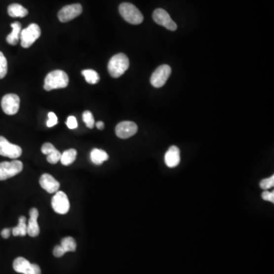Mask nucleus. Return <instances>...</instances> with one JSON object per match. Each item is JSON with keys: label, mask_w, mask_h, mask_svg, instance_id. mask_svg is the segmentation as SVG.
Returning a JSON list of instances; mask_svg holds the SVG:
<instances>
[{"label": "nucleus", "mask_w": 274, "mask_h": 274, "mask_svg": "<svg viewBox=\"0 0 274 274\" xmlns=\"http://www.w3.org/2000/svg\"><path fill=\"white\" fill-rule=\"evenodd\" d=\"M68 75L63 70H54L47 74L45 78L43 88L46 91H51L57 88H64L68 86Z\"/></svg>", "instance_id": "obj_1"}, {"label": "nucleus", "mask_w": 274, "mask_h": 274, "mask_svg": "<svg viewBox=\"0 0 274 274\" xmlns=\"http://www.w3.org/2000/svg\"><path fill=\"white\" fill-rule=\"evenodd\" d=\"M130 67V61L124 53L115 55L108 63V70L110 75L114 78H119L124 74Z\"/></svg>", "instance_id": "obj_2"}, {"label": "nucleus", "mask_w": 274, "mask_h": 274, "mask_svg": "<svg viewBox=\"0 0 274 274\" xmlns=\"http://www.w3.org/2000/svg\"><path fill=\"white\" fill-rule=\"evenodd\" d=\"M119 12L126 22L132 25H140L143 22V15L133 4L123 2L119 6Z\"/></svg>", "instance_id": "obj_3"}, {"label": "nucleus", "mask_w": 274, "mask_h": 274, "mask_svg": "<svg viewBox=\"0 0 274 274\" xmlns=\"http://www.w3.org/2000/svg\"><path fill=\"white\" fill-rule=\"evenodd\" d=\"M41 30L37 24H31L21 32V45L24 48H29L40 38Z\"/></svg>", "instance_id": "obj_4"}, {"label": "nucleus", "mask_w": 274, "mask_h": 274, "mask_svg": "<svg viewBox=\"0 0 274 274\" xmlns=\"http://www.w3.org/2000/svg\"><path fill=\"white\" fill-rule=\"evenodd\" d=\"M23 164L18 160L0 163V181H5L22 172Z\"/></svg>", "instance_id": "obj_5"}, {"label": "nucleus", "mask_w": 274, "mask_h": 274, "mask_svg": "<svg viewBox=\"0 0 274 274\" xmlns=\"http://www.w3.org/2000/svg\"><path fill=\"white\" fill-rule=\"evenodd\" d=\"M51 204L53 210L58 214H67L70 209V201L63 191L56 192V195L52 198Z\"/></svg>", "instance_id": "obj_6"}, {"label": "nucleus", "mask_w": 274, "mask_h": 274, "mask_svg": "<svg viewBox=\"0 0 274 274\" xmlns=\"http://www.w3.org/2000/svg\"><path fill=\"white\" fill-rule=\"evenodd\" d=\"M171 69L168 65H161L158 67L152 75L150 78L153 86L161 88L166 83L167 80L171 75Z\"/></svg>", "instance_id": "obj_7"}, {"label": "nucleus", "mask_w": 274, "mask_h": 274, "mask_svg": "<svg viewBox=\"0 0 274 274\" xmlns=\"http://www.w3.org/2000/svg\"><path fill=\"white\" fill-rule=\"evenodd\" d=\"M22 154L20 146L9 143L5 137L0 136V156L9 158H17Z\"/></svg>", "instance_id": "obj_8"}, {"label": "nucleus", "mask_w": 274, "mask_h": 274, "mask_svg": "<svg viewBox=\"0 0 274 274\" xmlns=\"http://www.w3.org/2000/svg\"><path fill=\"white\" fill-rule=\"evenodd\" d=\"M153 20L157 22L158 25L164 26L170 31L176 30L177 25L174 21L171 19V16L163 8H157L153 12Z\"/></svg>", "instance_id": "obj_9"}, {"label": "nucleus", "mask_w": 274, "mask_h": 274, "mask_svg": "<svg viewBox=\"0 0 274 274\" xmlns=\"http://www.w3.org/2000/svg\"><path fill=\"white\" fill-rule=\"evenodd\" d=\"M1 106L6 115H15L18 112L20 106V98L15 94L5 95L2 98Z\"/></svg>", "instance_id": "obj_10"}, {"label": "nucleus", "mask_w": 274, "mask_h": 274, "mask_svg": "<svg viewBox=\"0 0 274 274\" xmlns=\"http://www.w3.org/2000/svg\"><path fill=\"white\" fill-rule=\"evenodd\" d=\"M82 7L80 4H72L66 5L58 12L59 20L61 22H67L81 15Z\"/></svg>", "instance_id": "obj_11"}, {"label": "nucleus", "mask_w": 274, "mask_h": 274, "mask_svg": "<svg viewBox=\"0 0 274 274\" xmlns=\"http://www.w3.org/2000/svg\"><path fill=\"white\" fill-rule=\"evenodd\" d=\"M138 131V126L134 122L122 121L117 125L115 133L120 139L130 138Z\"/></svg>", "instance_id": "obj_12"}, {"label": "nucleus", "mask_w": 274, "mask_h": 274, "mask_svg": "<svg viewBox=\"0 0 274 274\" xmlns=\"http://www.w3.org/2000/svg\"><path fill=\"white\" fill-rule=\"evenodd\" d=\"M30 219L29 224L27 226V233L31 237H37L40 234V227L38 223V218L39 216V212L36 208H32L29 212Z\"/></svg>", "instance_id": "obj_13"}, {"label": "nucleus", "mask_w": 274, "mask_h": 274, "mask_svg": "<svg viewBox=\"0 0 274 274\" xmlns=\"http://www.w3.org/2000/svg\"><path fill=\"white\" fill-rule=\"evenodd\" d=\"M40 185L49 194H54L60 188V183L49 174H43L40 178Z\"/></svg>", "instance_id": "obj_14"}, {"label": "nucleus", "mask_w": 274, "mask_h": 274, "mask_svg": "<svg viewBox=\"0 0 274 274\" xmlns=\"http://www.w3.org/2000/svg\"><path fill=\"white\" fill-rule=\"evenodd\" d=\"M164 161L168 168H175L178 166L181 161L180 150L176 146H172L167 151L164 156Z\"/></svg>", "instance_id": "obj_15"}, {"label": "nucleus", "mask_w": 274, "mask_h": 274, "mask_svg": "<svg viewBox=\"0 0 274 274\" xmlns=\"http://www.w3.org/2000/svg\"><path fill=\"white\" fill-rule=\"evenodd\" d=\"M12 31L7 36L6 40L10 45H16L20 39L21 32H22V25L19 22H15L11 25Z\"/></svg>", "instance_id": "obj_16"}, {"label": "nucleus", "mask_w": 274, "mask_h": 274, "mask_svg": "<svg viewBox=\"0 0 274 274\" xmlns=\"http://www.w3.org/2000/svg\"><path fill=\"white\" fill-rule=\"evenodd\" d=\"M8 13L13 18H23L28 15L29 11L20 4L14 3L8 7Z\"/></svg>", "instance_id": "obj_17"}, {"label": "nucleus", "mask_w": 274, "mask_h": 274, "mask_svg": "<svg viewBox=\"0 0 274 274\" xmlns=\"http://www.w3.org/2000/svg\"><path fill=\"white\" fill-rule=\"evenodd\" d=\"M90 157H91V161L94 164H98V165L102 164L105 161H108V158H109L108 153L104 151V150H99V149H94V150H92Z\"/></svg>", "instance_id": "obj_18"}, {"label": "nucleus", "mask_w": 274, "mask_h": 274, "mask_svg": "<svg viewBox=\"0 0 274 274\" xmlns=\"http://www.w3.org/2000/svg\"><path fill=\"white\" fill-rule=\"evenodd\" d=\"M31 263L22 257L17 258L13 262V268L17 273L25 274L30 268Z\"/></svg>", "instance_id": "obj_19"}, {"label": "nucleus", "mask_w": 274, "mask_h": 274, "mask_svg": "<svg viewBox=\"0 0 274 274\" xmlns=\"http://www.w3.org/2000/svg\"><path fill=\"white\" fill-rule=\"evenodd\" d=\"M77 151L74 149L66 150L63 154H61L60 161L62 164L66 166H68L70 164H73L77 158Z\"/></svg>", "instance_id": "obj_20"}, {"label": "nucleus", "mask_w": 274, "mask_h": 274, "mask_svg": "<svg viewBox=\"0 0 274 274\" xmlns=\"http://www.w3.org/2000/svg\"><path fill=\"white\" fill-rule=\"evenodd\" d=\"M14 236H25L27 233L26 218L21 216L18 219V225L12 230Z\"/></svg>", "instance_id": "obj_21"}, {"label": "nucleus", "mask_w": 274, "mask_h": 274, "mask_svg": "<svg viewBox=\"0 0 274 274\" xmlns=\"http://www.w3.org/2000/svg\"><path fill=\"white\" fill-rule=\"evenodd\" d=\"M60 245L66 253L73 252L77 249V242L72 237H66L63 238Z\"/></svg>", "instance_id": "obj_22"}, {"label": "nucleus", "mask_w": 274, "mask_h": 274, "mask_svg": "<svg viewBox=\"0 0 274 274\" xmlns=\"http://www.w3.org/2000/svg\"><path fill=\"white\" fill-rule=\"evenodd\" d=\"M81 74L85 77L87 82L91 85L98 83L100 80V77L98 73L93 70H85L81 72Z\"/></svg>", "instance_id": "obj_23"}, {"label": "nucleus", "mask_w": 274, "mask_h": 274, "mask_svg": "<svg viewBox=\"0 0 274 274\" xmlns=\"http://www.w3.org/2000/svg\"><path fill=\"white\" fill-rule=\"evenodd\" d=\"M8 71V64L7 60L3 53L0 51V79L3 78L6 76Z\"/></svg>", "instance_id": "obj_24"}, {"label": "nucleus", "mask_w": 274, "mask_h": 274, "mask_svg": "<svg viewBox=\"0 0 274 274\" xmlns=\"http://www.w3.org/2000/svg\"><path fill=\"white\" fill-rule=\"evenodd\" d=\"M82 119H83L84 123L86 125L87 127L89 129H92L94 125H95V119H94L93 115L89 111H85L82 115Z\"/></svg>", "instance_id": "obj_25"}, {"label": "nucleus", "mask_w": 274, "mask_h": 274, "mask_svg": "<svg viewBox=\"0 0 274 274\" xmlns=\"http://www.w3.org/2000/svg\"><path fill=\"white\" fill-rule=\"evenodd\" d=\"M60 157H61V153L58 150H56L47 156V160L50 164H57L60 161Z\"/></svg>", "instance_id": "obj_26"}, {"label": "nucleus", "mask_w": 274, "mask_h": 274, "mask_svg": "<svg viewBox=\"0 0 274 274\" xmlns=\"http://www.w3.org/2000/svg\"><path fill=\"white\" fill-rule=\"evenodd\" d=\"M260 186L262 189L268 190L270 188H273L274 186V176L270 177L268 178L262 180L260 183Z\"/></svg>", "instance_id": "obj_27"}, {"label": "nucleus", "mask_w": 274, "mask_h": 274, "mask_svg": "<svg viewBox=\"0 0 274 274\" xmlns=\"http://www.w3.org/2000/svg\"><path fill=\"white\" fill-rule=\"evenodd\" d=\"M56 150H57V149L55 148V146L50 143H44L41 147L42 153L44 155H47V156H48L49 154L53 153V152Z\"/></svg>", "instance_id": "obj_28"}, {"label": "nucleus", "mask_w": 274, "mask_h": 274, "mask_svg": "<svg viewBox=\"0 0 274 274\" xmlns=\"http://www.w3.org/2000/svg\"><path fill=\"white\" fill-rule=\"evenodd\" d=\"M48 120L47 122V126L48 127H52L58 123V119H57V115H55L53 112H50L48 114Z\"/></svg>", "instance_id": "obj_29"}, {"label": "nucleus", "mask_w": 274, "mask_h": 274, "mask_svg": "<svg viewBox=\"0 0 274 274\" xmlns=\"http://www.w3.org/2000/svg\"><path fill=\"white\" fill-rule=\"evenodd\" d=\"M67 125L70 129L73 130L78 126V122H77V118L74 116H70L67 118Z\"/></svg>", "instance_id": "obj_30"}, {"label": "nucleus", "mask_w": 274, "mask_h": 274, "mask_svg": "<svg viewBox=\"0 0 274 274\" xmlns=\"http://www.w3.org/2000/svg\"><path fill=\"white\" fill-rule=\"evenodd\" d=\"M25 274H41L40 267L35 264H31L30 268Z\"/></svg>", "instance_id": "obj_31"}, {"label": "nucleus", "mask_w": 274, "mask_h": 274, "mask_svg": "<svg viewBox=\"0 0 274 274\" xmlns=\"http://www.w3.org/2000/svg\"><path fill=\"white\" fill-rule=\"evenodd\" d=\"M263 199L264 200H268L271 202V203H274V191H273L272 192H269V191H264V193L261 195Z\"/></svg>", "instance_id": "obj_32"}, {"label": "nucleus", "mask_w": 274, "mask_h": 274, "mask_svg": "<svg viewBox=\"0 0 274 274\" xmlns=\"http://www.w3.org/2000/svg\"><path fill=\"white\" fill-rule=\"evenodd\" d=\"M65 254L66 252L62 248L61 245L55 246V248H53V255L56 258H61Z\"/></svg>", "instance_id": "obj_33"}, {"label": "nucleus", "mask_w": 274, "mask_h": 274, "mask_svg": "<svg viewBox=\"0 0 274 274\" xmlns=\"http://www.w3.org/2000/svg\"><path fill=\"white\" fill-rule=\"evenodd\" d=\"M11 230L10 229H4L2 230V233H1V235L2 236V237L4 238H8L11 235Z\"/></svg>", "instance_id": "obj_34"}, {"label": "nucleus", "mask_w": 274, "mask_h": 274, "mask_svg": "<svg viewBox=\"0 0 274 274\" xmlns=\"http://www.w3.org/2000/svg\"><path fill=\"white\" fill-rule=\"evenodd\" d=\"M96 126L98 130H103L104 127H105V123L102 121L97 122Z\"/></svg>", "instance_id": "obj_35"}]
</instances>
